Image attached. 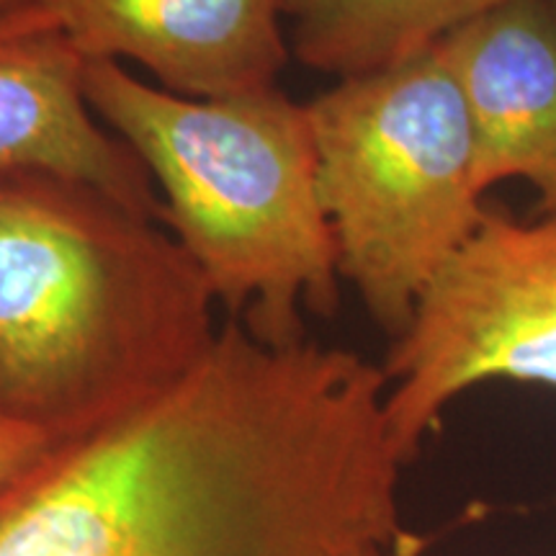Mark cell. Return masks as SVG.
Listing matches in <instances>:
<instances>
[{
    "mask_svg": "<svg viewBox=\"0 0 556 556\" xmlns=\"http://www.w3.org/2000/svg\"><path fill=\"white\" fill-rule=\"evenodd\" d=\"M387 426L405 467L443 409L486 381L556 389V212L486 206L389 345Z\"/></svg>",
    "mask_w": 556,
    "mask_h": 556,
    "instance_id": "obj_5",
    "label": "cell"
},
{
    "mask_svg": "<svg viewBox=\"0 0 556 556\" xmlns=\"http://www.w3.org/2000/svg\"><path fill=\"white\" fill-rule=\"evenodd\" d=\"M475 131L477 186L526 180L556 212V0H516L435 41Z\"/></svg>",
    "mask_w": 556,
    "mask_h": 556,
    "instance_id": "obj_8",
    "label": "cell"
},
{
    "mask_svg": "<svg viewBox=\"0 0 556 556\" xmlns=\"http://www.w3.org/2000/svg\"><path fill=\"white\" fill-rule=\"evenodd\" d=\"M387 389L358 353L227 319L184 377L0 484V556L415 554Z\"/></svg>",
    "mask_w": 556,
    "mask_h": 556,
    "instance_id": "obj_1",
    "label": "cell"
},
{
    "mask_svg": "<svg viewBox=\"0 0 556 556\" xmlns=\"http://www.w3.org/2000/svg\"><path fill=\"white\" fill-rule=\"evenodd\" d=\"M307 111L340 281L394 340L486 212L467 103L430 47L338 80Z\"/></svg>",
    "mask_w": 556,
    "mask_h": 556,
    "instance_id": "obj_4",
    "label": "cell"
},
{
    "mask_svg": "<svg viewBox=\"0 0 556 556\" xmlns=\"http://www.w3.org/2000/svg\"><path fill=\"white\" fill-rule=\"evenodd\" d=\"M353 556H409L407 552H400V548H389V546H371L364 548V552L353 554Z\"/></svg>",
    "mask_w": 556,
    "mask_h": 556,
    "instance_id": "obj_11",
    "label": "cell"
},
{
    "mask_svg": "<svg viewBox=\"0 0 556 556\" xmlns=\"http://www.w3.org/2000/svg\"><path fill=\"white\" fill-rule=\"evenodd\" d=\"M24 3H29V0H0V16H3L5 11L16 9V5H24Z\"/></svg>",
    "mask_w": 556,
    "mask_h": 556,
    "instance_id": "obj_12",
    "label": "cell"
},
{
    "mask_svg": "<svg viewBox=\"0 0 556 556\" xmlns=\"http://www.w3.org/2000/svg\"><path fill=\"white\" fill-rule=\"evenodd\" d=\"M54 441L50 430L0 407V484L37 462Z\"/></svg>",
    "mask_w": 556,
    "mask_h": 556,
    "instance_id": "obj_10",
    "label": "cell"
},
{
    "mask_svg": "<svg viewBox=\"0 0 556 556\" xmlns=\"http://www.w3.org/2000/svg\"><path fill=\"white\" fill-rule=\"evenodd\" d=\"M507 3L516 0H291V58L338 80L366 75Z\"/></svg>",
    "mask_w": 556,
    "mask_h": 556,
    "instance_id": "obj_9",
    "label": "cell"
},
{
    "mask_svg": "<svg viewBox=\"0 0 556 556\" xmlns=\"http://www.w3.org/2000/svg\"><path fill=\"white\" fill-rule=\"evenodd\" d=\"M86 99L148 168L160 225L206 276L227 319L274 348L307 340L304 312L340 307L338 250L317 184L307 103L281 88L186 99L90 60Z\"/></svg>",
    "mask_w": 556,
    "mask_h": 556,
    "instance_id": "obj_3",
    "label": "cell"
},
{
    "mask_svg": "<svg viewBox=\"0 0 556 556\" xmlns=\"http://www.w3.org/2000/svg\"><path fill=\"white\" fill-rule=\"evenodd\" d=\"M160 222L52 173H0V407L83 433L217 338L206 276Z\"/></svg>",
    "mask_w": 556,
    "mask_h": 556,
    "instance_id": "obj_2",
    "label": "cell"
},
{
    "mask_svg": "<svg viewBox=\"0 0 556 556\" xmlns=\"http://www.w3.org/2000/svg\"><path fill=\"white\" fill-rule=\"evenodd\" d=\"M86 65L37 0L0 16V173L83 180L160 222L148 168L90 109Z\"/></svg>",
    "mask_w": 556,
    "mask_h": 556,
    "instance_id": "obj_7",
    "label": "cell"
},
{
    "mask_svg": "<svg viewBox=\"0 0 556 556\" xmlns=\"http://www.w3.org/2000/svg\"><path fill=\"white\" fill-rule=\"evenodd\" d=\"M83 58L137 62L186 99L278 86L291 0H37Z\"/></svg>",
    "mask_w": 556,
    "mask_h": 556,
    "instance_id": "obj_6",
    "label": "cell"
}]
</instances>
